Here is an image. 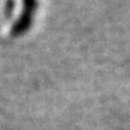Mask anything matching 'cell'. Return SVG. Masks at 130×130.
Returning a JSON list of instances; mask_svg holds the SVG:
<instances>
[{"mask_svg":"<svg viewBox=\"0 0 130 130\" xmlns=\"http://www.w3.org/2000/svg\"><path fill=\"white\" fill-rule=\"evenodd\" d=\"M22 1H23L22 12L10 30V34L12 37L21 36L31 28L32 19H34L35 12L39 7V0H22Z\"/></svg>","mask_w":130,"mask_h":130,"instance_id":"cell-1","label":"cell"},{"mask_svg":"<svg viewBox=\"0 0 130 130\" xmlns=\"http://www.w3.org/2000/svg\"><path fill=\"white\" fill-rule=\"evenodd\" d=\"M14 6H16V1L14 0H7L6 5H5V14H6V18H11L12 13L14 11Z\"/></svg>","mask_w":130,"mask_h":130,"instance_id":"cell-2","label":"cell"}]
</instances>
